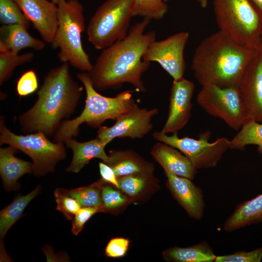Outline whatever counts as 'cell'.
<instances>
[{"mask_svg": "<svg viewBox=\"0 0 262 262\" xmlns=\"http://www.w3.org/2000/svg\"><path fill=\"white\" fill-rule=\"evenodd\" d=\"M150 21L144 18L129 29L125 38L102 50L88 72L96 90L115 89L128 83L138 92L146 91L142 77L150 62L144 60L143 55L156 40L155 32L145 33Z\"/></svg>", "mask_w": 262, "mask_h": 262, "instance_id": "obj_1", "label": "cell"}, {"mask_svg": "<svg viewBox=\"0 0 262 262\" xmlns=\"http://www.w3.org/2000/svg\"><path fill=\"white\" fill-rule=\"evenodd\" d=\"M83 89L72 77L68 63L51 69L44 77L33 105L18 118L21 131L53 136L62 122L75 112Z\"/></svg>", "mask_w": 262, "mask_h": 262, "instance_id": "obj_2", "label": "cell"}, {"mask_svg": "<svg viewBox=\"0 0 262 262\" xmlns=\"http://www.w3.org/2000/svg\"><path fill=\"white\" fill-rule=\"evenodd\" d=\"M254 49L240 45L219 30L203 39L196 48L191 68L201 85L238 88Z\"/></svg>", "mask_w": 262, "mask_h": 262, "instance_id": "obj_3", "label": "cell"}, {"mask_svg": "<svg viewBox=\"0 0 262 262\" xmlns=\"http://www.w3.org/2000/svg\"><path fill=\"white\" fill-rule=\"evenodd\" d=\"M77 77L85 91L84 107L79 116L62 122L53 135L54 142H64L67 139L77 136L79 127L83 123L91 128H98L105 121L115 120L136 104L131 90L123 91L114 97H105L95 89L88 72L79 73Z\"/></svg>", "mask_w": 262, "mask_h": 262, "instance_id": "obj_4", "label": "cell"}, {"mask_svg": "<svg viewBox=\"0 0 262 262\" xmlns=\"http://www.w3.org/2000/svg\"><path fill=\"white\" fill-rule=\"evenodd\" d=\"M57 7L58 27L51 47L59 49L58 57L61 62L89 72L93 65L82 42L85 27L83 6L78 0H64Z\"/></svg>", "mask_w": 262, "mask_h": 262, "instance_id": "obj_5", "label": "cell"}, {"mask_svg": "<svg viewBox=\"0 0 262 262\" xmlns=\"http://www.w3.org/2000/svg\"><path fill=\"white\" fill-rule=\"evenodd\" d=\"M220 31L241 45L254 49L262 40V11L251 0H213Z\"/></svg>", "mask_w": 262, "mask_h": 262, "instance_id": "obj_6", "label": "cell"}, {"mask_svg": "<svg viewBox=\"0 0 262 262\" xmlns=\"http://www.w3.org/2000/svg\"><path fill=\"white\" fill-rule=\"evenodd\" d=\"M134 0H107L91 18L87 29L89 42L99 50L125 38L133 15Z\"/></svg>", "mask_w": 262, "mask_h": 262, "instance_id": "obj_7", "label": "cell"}, {"mask_svg": "<svg viewBox=\"0 0 262 262\" xmlns=\"http://www.w3.org/2000/svg\"><path fill=\"white\" fill-rule=\"evenodd\" d=\"M0 144L12 146L28 155L33 161L32 172L37 176L53 172L66 155L64 142H51L42 132L15 134L6 127L3 116L0 118Z\"/></svg>", "mask_w": 262, "mask_h": 262, "instance_id": "obj_8", "label": "cell"}, {"mask_svg": "<svg viewBox=\"0 0 262 262\" xmlns=\"http://www.w3.org/2000/svg\"><path fill=\"white\" fill-rule=\"evenodd\" d=\"M210 136L209 131L202 133L197 139L189 137L180 138L178 133L169 135L161 131L153 133L154 139L176 148L187 156L196 170L216 166L224 153L229 148V140L226 137L210 142Z\"/></svg>", "mask_w": 262, "mask_h": 262, "instance_id": "obj_9", "label": "cell"}, {"mask_svg": "<svg viewBox=\"0 0 262 262\" xmlns=\"http://www.w3.org/2000/svg\"><path fill=\"white\" fill-rule=\"evenodd\" d=\"M196 100L207 113L222 119L235 130L239 131L247 118L238 88L203 85Z\"/></svg>", "mask_w": 262, "mask_h": 262, "instance_id": "obj_10", "label": "cell"}, {"mask_svg": "<svg viewBox=\"0 0 262 262\" xmlns=\"http://www.w3.org/2000/svg\"><path fill=\"white\" fill-rule=\"evenodd\" d=\"M189 37V33L182 32L162 40H155L148 47L143 59L157 62L173 80H180L185 70L184 51Z\"/></svg>", "mask_w": 262, "mask_h": 262, "instance_id": "obj_11", "label": "cell"}, {"mask_svg": "<svg viewBox=\"0 0 262 262\" xmlns=\"http://www.w3.org/2000/svg\"><path fill=\"white\" fill-rule=\"evenodd\" d=\"M158 113L157 108L148 110L140 108L136 104L130 111L118 116L114 125L99 127L97 137L106 145L116 138L141 139L152 130V119Z\"/></svg>", "mask_w": 262, "mask_h": 262, "instance_id": "obj_12", "label": "cell"}, {"mask_svg": "<svg viewBox=\"0 0 262 262\" xmlns=\"http://www.w3.org/2000/svg\"><path fill=\"white\" fill-rule=\"evenodd\" d=\"M238 89L247 117L262 123V40L254 49V54L241 79Z\"/></svg>", "mask_w": 262, "mask_h": 262, "instance_id": "obj_13", "label": "cell"}, {"mask_svg": "<svg viewBox=\"0 0 262 262\" xmlns=\"http://www.w3.org/2000/svg\"><path fill=\"white\" fill-rule=\"evenodd\" d=\"M195 88L192 81L184 78L173 80L170 90L168 116L161 131L163 132L178 133L187 124L191 116Z\"/></svg>", "mask_w": 262, "mask_h": 262, "instance_id": "obj_14", "label": "cell"}, {"mask_svg": "<svg viewBox=\"0 0 262 262\" xmlns=\"http://www.w3.org/2000/svg\"><path fill=\"white\" fill-rule=\"evenodd\" d=\"M45 42L53 41L58 27L57 5L50 0H14Z\"/></svg>", "mask_w": 262, "mask_h": 262, "instance_id": "obj_15", "label": "cell"}, {"mask_svg": "<svg viewBox=\"0 0 262 262\" xmlns=\"http://www.w3.org/2000/svg\"><path fill=\"white\" fill-rule=\"evenodd\" d=\"M164 171L168 188L177 201L190 216L197 220L201 219L205 207L201 189L188 178Z\"/></svg>", "mask_w": 262, "mask_h": 262, "instance_id": "obj_16", "label": "cell"}, {"mask_svg": "<svg viewBox=\"0 0 262 262\" xmlns=\"http://www.w3.org/2000/svg\"><path fill=\"white\" fill-rule=\"evenodd\" d=\"M151 154L164 171L191 180L196 173V169L187 156L166 144L161 142L155 143Z\"/></svg>", "mask_w": 262, "mask_h": 262, "instance_id": "obj_17", "label": "cell"}, {"mask_svg": "<svg viewBox=\"0 0 262 262\" xmlns=\"http://www.w3.org/2000/svg\"><path fill=\"white\" fill-rule=\"evenodd\" d=\"M64 143L66 147L71 149L73 154L70 164L66 169L67 172H79L94 158L100 159L107 164H109L110 157L105 151L107 145L97 137L83 142H78L71 138Z\"/></svg>", "mask_w": 262, "mask_h": 262, "instance_id": "obj_18", "label": "cell"}, {"mask_svg": "<svg viewBox=\"0 0 262 262\" xmlns=\"http://www.w3.org/2000/svg\"><path fill=\"white\" fill-rule=\"evenodd\" d=\"M18 150L9 145L0 148V174L3 187L6 191L17 189L19 187L18 180L33 171V163L15 156Z\"/></svg>", "mask_w": 262, "mask_h": 262, "instance_id": "obj_19", "label": "cell"}, {"mask_svg": "<svg viewBox=\"0 0 262 262\" xmlns=\"http://www.w3.org/2000/svg\"><path fill=\"white\" fill-rule=\"evenodd\" d=\"M27 28L21 24L2 25L0 28V52L18 53L26 48L43 49L45 42L32 36Z\"/></svg>", "mask_w": 262, "mask_h": 262, "instance_id": "obj_20", "label": "cell"}, {"mask_svg": "<svg viewBox=\"0 0 262 262\" xmlns=\"http://www.w3.org/2000/svg\"><path fill=\"white\" fill-rule=\"evenodd\" d=\"M108 155V165L112 167L117 178L136 174L153 175V165L133 150H112Z\"/></svg>", "mask_w": 262, "mask_h": 262, "instance_id": "obj_21", "label": "cell"}, {"mask_svg": "<svg viewBox=\"0 0 262 262\" xmlns=\"http://www.w3.org/2000/svg\"><path fill=\"white\" fill-rule=\"evenodd\" d=\"M262 221V194L238 206L225 221L223 228L232 231Z\"/></svg>", "mask_w": 262, "mask_h": 262, "instance_id": "obj_22", "label": "cell"}, {"mask_svg": "<svg viewBox=\"0 0 262 262\" xmlns=\"http://www.w3.org/2000/svg\"><path fill=\"white\" fill-rule=\"evenodd\" d=\"M163 254L165 260L177 262H212L217 257L205 241L188 247L170 248Z\"/></svg>", "mask_w": 262, "mask_h": 262, "instance_id": "obj_23", "label": "cell"}, {"mask_svg": "<svg viewBox=\"0 0 262 262\" xmlns=\"http://www.w3.org/2000/svg\"><path fill=\"white\" fill-rule=\"evenodd\" d=\"M40 185L37 186L25 196L19 195L0 213V237L3 239L10 228L21 217L28 204L40 193Z\"/></svg>", "mask_w": 262, "mask_h": 262, "instance_id": "obj_24", "label": "cell"}, {"mask_svg": "<svg viewBox=\"0 0 262 262\" xmlns=\"http://www.w3.org/2000/svg\"><path fill=\"white\" fill-rule=\"evenodd\" d=\"M250 145L257 146L258 152L262 154V123L247 117L238 132L229 140V147L244 149Z\"/></svg>", "mask_w": 262, "mask_h": 262, "instance_id": "obj_25", "label": "cell"}, {"mask_svg": "<svg viewBox=\"0 0 262 262\" xmlns=\"http://www.w3.org/2000/svg\"><path fill=\"white\" fill-rule=\"evenodd\" d=\"M102 183L101 179L90 185L67 190V192L79 202L82 207H98L105 211L101 196Z\"/></svg>", "mask_w": 262, "mask_h": 262, "instance_id": "obj_26", "label": "cell"}, {"mask_svg": "<svg viewBox=\"0 0 262 262\" xmlns=\"http://www.w3.org/2000/svg\"><path fill=\"white\" fill-rule=\"evenodd\" d=\"M33 57L32 52L19 54L8 51L0 52V84L2 85L10 78L17 66L29 63Z\"/></svg>", "mask_w": 262, "mask_h": 262, "instance_id": "obj_27", "label": "cell"}, {"mask_svg": "<svg viewBox=\"0 0 262 262\" xmlns=\"http://www.w3.org/2000/svg\"><path fill=\"white\" fill-rule=\"evenodd\" d=\"M168 10L164 0H134L133 15L159 20L164 16Z\"/></svg>", "mask_w": 262, "mask_h": 262, "instance_id": "obj_28", "label": "cell"}, {"mask_svg": "<svg viewBox=\"0 0 262 262\" xmlns=\"http://www.w3.org/2000/svg\"><path fill=\"white\" fill-rule=\"evenodd\" d=\"M0 21L2 25L21 24L27 28L30 25L14 0H0Z\"/></svg>", "mask_w": 262, "mask_h": 262, "instance_id": "obj_29", "label": "cell"}, {"mask_svg": "<svg viewBox=\"0 0 262 262\" xmlns=\"http://www.w3.org/2000/svg\"><path fill=\"white\" fill-rule=\"evenodd\" d=\"M54 194L56 210L63 213L67 220L72 221L76 213L82 208L80 204L68 194L67 190L57 188Z\"/></svg>", "mask_w": 262, "mask_h": 262, "instance_id": "obj_30", "label": "cell"}, {"mask_svg": "<svg viewBox=\"0 0 262 262\" xmlns=\"http://www.w3.org/2000/svg\"><path fill=\"white\" fill-rule=\"evenodd\" d=\"M152 176L136 174L118 178L119 188L131 196H136L144 189Z\"/></svg>", "mask_w": 262, "mask_h": 262, "instance_id": "obj_31", "label": "cell"}, {"mask_svg": "<svg viewBox=\"0 0 262 262\" xmlns=\"http://www.w3.org/2000/svg\"><path fill=\"white\" fill-rule=\"evenodd\" d=\"M106 183L102 180L101 196L105 211L115 209L126 203L127 198L125 196Z\"/></svg>", "mask_w": 262, "mask_h": 262, "instance_id": "obj_32", "label": "cell"}, {"mask_svg": "<svg viewBox=\"0 0 262 262\" xmlns=\"http://www.w3.org/2000/svg\"><path fill=\"white\" fill-rule=\"evenodd\" d=\"M38 88V81L36 73L33 70H29L24 72L18 79L16 90L18 96L21 98L31 95Z\"/></svg>", "mask_w": 262, "mask_h": 262, "instance_id": "obj_33", "label": "cell"}, {"mask_svg": "<svg viewBox=\"0 0 262 262\" xmlns=\"http://www.w3.org/2000/svg\"><path fill=\"white\" fill-rule=\"evenodd\" d=\"M262 260V247L248 252H240L217 256L215 262H260Z\"/></svg>", "mask_w": 262, "mask_h": 262, "instance_id": "obj_34", "label": "cell"}, {"mask_svg": "<svg viewBox=\"0 0 262 262\" xmlns=\"http://www.w3.org/2000/svg\"><path fill=\"white\" fill-rule=\"evenodd\" d=\"M105 212L101 208L87 207H82L75 214L72 220L71 232L77 235L83 229L86 222L95 214Z\"/></svg>", "mask_w": 262, "mask_h": 262, "instance_id": "obj_35", "label": "cell"}, {"mask_svg": "<svg viewBox=\"0 0 262 262\" xmlns=\"http://www.w3.org/2000/svg\"><path fill=\"white\" fill-rule=\"evenodd\" d=\"M130 241L124 238H115L111 239L105 249L107 256L111 258H119L124 256L128 249Z\"/></svg>", "mask_w": 262, "mask_h": 262, "instance_id": "obj_36", "label": "cell"}, {"mask_svg": "<svg viewBox=\"0 0 262 262\" xmlns=\"http://www.w3.org/2000/svg\"><path fill=\"white\" fill-rule=\"evenodd\" d=\"M98 165L101 179L118 188V178L112 167L104 162H100Z\"/></svg>", "mask_w": 262, "mask_h": 262, "instance_id": "obj_37", "label": "cell"}, {"mask_svg": "<svg viewBox=\"0 0 262 262\" xmlns=\"http://www.w3.org/2000/svg\"><path fill=\"white\" fill-rule=\"evenodd\" d=\"M168 0H164L165 2H166ZM196 0L199 3L200 6L202 8H205L207 7L209 0Z\"/></svg>", "mask_w": 262, "mask_h": 262, "instance_id": "obj_38", "label": "cell"}, {"mask_svg": "<svg viewBox=\"0 0 262 262\" xmlns=\"http://www.w3.org/2000/svg\"><path fill=\"white\" fill-rule=\"evenodd\" d=\"M252 2L262 11V0H251Z\"/></svg>", "mask_w": 262, "mask_h": 262, "instance_id": "obj_39", "label": "cell"}, {"mask_svg": "<svg viewBox=\"0 0 262 262\" xmlns=\"http://www.w3.org/2000/svg\"><path fill=\"white\" fill-rule=\"evenodd\" d=\"M50 0L57 5L64 0Z\"/></svg>", "mask_w": 262, "mask_h": 262, "instance_id": "obj_40", "label": "cell"}]
</instances>
